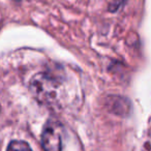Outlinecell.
<instances>
[{
	"instance_id": "6da1fadb",
	"label": "cell",
	"mask_w": 151,
	"mask_h": 151,
	"mask_svg": "<svg viewBox=\"0 0 151 151\" xmlns=\"http://www.w3.org/2000/svg\"><path fill=\"white\" fill-rule=\"evenodd\" d=\"M29 88L38 101L51 105L57 99L60 83L51 73H40L30 80Z\"/></svg>"
},
{
	"instance_id": "7a4b0ae2",
	"label": "cell",
	"mask_w": 151,
	"mask_h": 151,
	"mask_svg": "<svg viewBox=\"0 0 151 151\" xmlns=\"http://www.w3.org/2000/svg\"><path fill=\"white\" fill-rule=\"evenodd\" d=\"M62 126L56 121H49L42 134V146L45 151H62Z\"/></svg>"
},
{
	"instance_id": "3957f363",
	"label": "cell",
	"mask_w": 151,
	"mask_h": 151,
	"mask_svg": "<svg viewBox=\"0 0 151 151\" xmlns=\"http://www.w3.org/2000/svg\"><path fill=\"white\" fill-rule=\"evenodd\" d=\"M109 105L116 114H126L129 110V103L127 99L119 96H112L109 99Z\"/></svg>"
},
{
	"instance_id": "277c9868",
	"label": "cell",
	"mask_w": 151,
	"mask_h": 151,
	"mask_svg": "<svg viewBox=\"0 0 151 151\" xmlns=\"http://www.w3.org/2000/svg\"><path fill=\"white\" fill-rule=\"evenodd\" d=\"M7 151H32L29 144L24 141L14 140L9 144Z\"/></svg>"
},
{
	"instance_id": "5b68a950",
	"label": "cell",
	"mask_w": 151,
	"mask_h": 151,
	"mask_svg": "<svg viewBox=\"0 0 151 151\" xmlns=\"http://www.w3.org/2000/svg\"><path fill=\"white\" fill-rule=\"evenodd\" d=\"M0 111H1V107H0Z\"/></svg>"
}]
</instances>
